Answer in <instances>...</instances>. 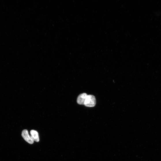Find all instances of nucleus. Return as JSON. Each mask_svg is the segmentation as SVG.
Returning <instances> with one entry per match:
<instances>
[{
	"label": "nucleus",
	"mask_w": 161,
	"mask_h": 161,
	"mask_svg": "<svg viewBox=\"0 0 161 161\" xmlns=\"http://www.w3.org/2000/svg\"><path fill=\"white\" fill-rule=\"evenodd\" d=\"M96 103L95 97L92 95H87L85 100L84 105L87 107L94 106Z\"/></svg>",
	"instance_id": "1"
},
{
	"label": "nucleus",
	"mask_w": 161,
	"mask_h": 161,
	"mask_svg": "<svg viewBox=\"0 0 161 161\" xmlns=\"http://www.w3.org/2000/svg\"><path fill=\"white\" fill-rule=\"evenodd\" d=\"M22 136L24 139L29 144H32L34 143V141L31 136L29 135L28 131L26 130H24L22 132Z\"/></svg>",
	"instance_id": "2"
},
{
	"label": "nucleus",
	"mask_w": 161,
	"mask_h": 161,
	"mask_svg": "<svg viewBox=\"0 0 161 161\" xmlns=\"http://www.w3.org/2000/svg\"><path fill=\"white\" fill-rule=\"evenodd\" d=\"M87 95L86 93H83L79 95L77 98V103L80 105H84Z\"/></svg>",
	"instance_id": "3"
},
{
	"label": "nucleus",
	"mask_w": 161,
	"mask_h": 161,
	"mask_svg": "<svg viewBox=\"0 0 161 161\" xmlns=\"http://www.w3.org/2000/svg\"><path fill=\"white\" fill-rule=\"evenodd\" d=\"M31 136L34 141L39 142L40 141L38 132L35 130H32L30 131Z\"/></svg>",
	"instance_id": "4"
}]
</instances>
